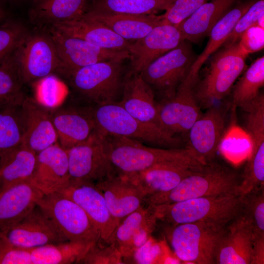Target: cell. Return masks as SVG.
<instances>
[{"instance_id":"4dcf8cb0","label":"cell","mask_w":264,"mask_h":264,"mask_svg":"<svg viewBox=\"0 0 264 264\" xmlns=\"http://www.w3.org/2000/svg\"><path fill=\"white\" fill-rule=\"evenodd\" d=\"M253 2L243 3L230 9L212 28L208 41L192 65L185 80L196 84L199 71L209 58L224 44L237 22Z\"/></svg>"},{"instance_id":"7dc6e473","label":"cell","mask_w":264,"mask_h":264,"mask_svg":"<svg viewBox=\"0 0 264 264\" xmlns=\"http://www.w3.org/2000/svg\"><path fill=\"white\" fill-rule=\"evenodd\" d=\"M238 43L248 55L259 51L264 46V28L254 24L242 35Z\"/></svg>"},{"instance_id":"d6986e66","label":"cell","mask_w":264,"mask_h":264,"mask_svg":"<svg viewBox=\"0 0 264 264\" xmlns=\"http://www.w3.org/2000/svg\"><path fill=\"white\" fill-rule=\"evenodd\" d=\"M203 166L195 160L167 162L128 176L139 186L146 198L170 191L184 177Z\"/></svg>"},{"instance_id":"d590c367","label":"cell","mask_w":264,"mask_h":264,"mask_svg":"<svg viewBox=\"0 0 264 264\" xmlns=\"http://www.w3.org/2000/svg\"><path fill=\"white\" fill-rule=\"evenodd\" d=\"M244 126L250 136L252 149L248 160L264 164V95L259 97L242 110Z\"/></svg>"},{"instance_id":"f546056e","label":"cell","mask_w":264,"mask_h":264,"mask_svg":"<svg viewBox=\"0 0 264 264\" xmlns=\"http://www.w3.org/2000/svg\"><path fill=\"white\" fill-rule=\"evenodd\" d=\"M89 0H33L29 10L36 23L53 26L81 18L87 11Z\"/></svg>"},{"instance_id":"b9f144b4","label":"cell","mask_w":264,"mask_h":264,"mask_svg":"<svg viewBox=\"0 0 264 264\" xmlns=\"http://www.w3.org/2000/svg\"><path fill=\"white\" fill-rule=\"evenodd\" d=\"M35 83L37 84L35 99L39 104L49 110L61 105L64 93L56 76L51 74Z\"/></svg>"},{"instance_id":"7c38bea8","label":"cell","mask_w":264,"mask_h":264,"mask_svg":"<svg viewBox=\"0 0 264 264\" xmlns=\"http://www.w3.org/2000/svg\"><path fill=\"white\" fill-rule=\"evenodd\" d=\"M48 31L60 61L57 73L66 78L77 70L91 64L116 59H129L127 50L104 49L52 27Z\"/></svg>"},{"instance_id":"681fc988","label":"cell","mask_w":264,"mask_h":264,"mask_svg":"<svg viewBox=\"0 0 264 264\" xmlns=\"http://www.w3.org/2000/svg\"><path fill=\"white\" fill-rule=\"evenodd\" d=\"M7 12L2 5L0 3V23L6 20Z\"/></svg>"},{"instance_id":"9c48e42d","label":"cell","mask_w":264,"mask_h":264,"mask_svg":"<svg viewBox=\"0 0 264 264\" xmlns=\"http://www.w3.org/2000/svg\"><path fill=\"white\" fill-rule=\"evenodd\" d=\"M66 241L94 243L100 235L85 211L60 193L44 195L37 204Z\"/></svg>"},{"instance_id":"e0dca14e","label":"cell","mask_w":264,"mask_h":264,"mask_svg":"<svg viewBox=\"0 0 264 264\" xmlns=\"http://www.w3.org/2000/svg\"><path fill=\"white\" fill-rule=\"evenodd\" d=\"M3 234L11 244L26 249L66 241L37 205Z\"/></svg>"},{"instance_id":"bcb514c9","label":"cell","mask_w":264,"mask_h":264,"mask_svg":"<svg viewBox=\"0 0 264 264\" xmlns=\"http://www.w3.org/2000/svg\"><path fill=\"white\" fill-rule=\"evenodd\" d=\"M0 264H32L31 249L14 245L0 233Z\"/></svg>"},{"instance_id":"4316f807","label":"cell","mask_w":264,"mask_h":264,"mask_svg":"<svg viewBox=\"0 0 264 264\" xmlns=\"http://www.w3.org/2000/svg\"><path fill=\"white\" fill-rule=\"evenodd\" d=\"M83 17L99 22L130 42L139 40L161 23L162 15H132L87 11Z\"/></svg>"},{"instance_id":"74e56055","label":"cell","mask_w":264,"mask_h":264,"mask_svg":"<svg viewBox=\"0 0 264 264\" xmlns=\"http://www.w3.org/2000/svg\"><path fill=\"white\" fill-rule=\"evenodd\" d=\"M21 107L13 105L0 109V161L22 142Z\"/></svg>"},{"instance_id":"f1b7e54d","label":"cell","mask_w":264,"mask_h":264,"mask_svg":"<svg viewBox=\"0 0 264 264\" xmlns=\"http://www.w3.org/2000/svg\"><path fill=\"white\" fill-rule=\"evenodd\" d=\"M236 0H210L199 7L177 25L184 40L195 43L208 36Z\"/></svg>"},{"instance_id":"7a4b0ae2","label":"cell","mask_w":264,"mask_h":264,"mask_svg":"<svg viewBox=\"0 0 264 264\" xmlns=\"http://www.w3.org/2000/svg\"><path fill=\"white\" fill-rule=\"evenodd\" d=\"M96 129L103 132L137 140L155 147L180 148L183 139L163 129L144 123L117 102L88 107Z\"/></svg>"},{"instance_id":"f35d334b","label":"cell","mask_w":264,"mask_h":264,"mask_svg":"<svg viewBox=\"0 0 264 264\" xmlns=\"http://www.w3.org/2000/svg\"><path fill=\"white\" fill-rule=\"evenodd\" d=\"M124 264H182L170 248L163 236L157 240L152 236L123 261Z\"/></svg>"},{"instance_id":"52a82bcc","label":"cell","mask_w":264,"mask_h":264,"mask_svg":"<svg viewBox=\"0 0 264 264\" xmlns=\"http://www.w3.org/2000/svg\"><path fill=\"white\" fill-rule=\"evenodd\" d=\"M225 227L202 221L168 224L164 236L182 264H213Z\"/></svg>"},{"instance_id":"30bf717a","label":"cell","mask_w":264,"mask_h":264,"mask_svg":"<svg viewBox=\"0 0 264 264\" xmlns=\"http://www.w3.org/2000/svg\"><path fill=\"white\" fill-rule=\"evenodd\" d=\"M16 58L24 84L54 74L60 67L57 50L49 31L29 32L16 49Z\"/></svg>"},{"instance_id":"8992f818","label":"cell","mask_w":264,"mask_h":264,"mask_svg":"<svg viewBox=\"0 0 264 264\" xmlns=\"http://www.w3.org/2000/svg\"><path fill=\"white\" fill-rule=\"evenodd\" d=\"M116 59L82 67L66 79L73 90L82 98L94 105L117 102L121 96L128 70L125 61Z\"/></svg>"},{"instance_id":"6da1fadb","label":"cell","mask_w":264,"mask_h":264,"mask_svg":"<svg viewBox=\"0 0 264 264\" xmlns=\"http://www.w3.org/2000/svg\"><path fill=\"white\" fill-rule=\"evenodd\" d=\"M242 199L235 191L150 207L157 220L169 225L202 221L225 227L241 214Z\"/></svg>"},{"instance_id":"836d02e7","label":"cell","mask_w":264,"mask_h":264,"mask_svg":"<svg viewBox=\"0 0 264 264\" xmlns=\"http://www.w3.org/2000/svg\"><path fill=\"white\" fill-rule=\"evenodd\" d=\"M175 0H94L87 11L113 14L148 15L166 11Z\"/></svg>"},{"instance_id":"484cf974","label":"cell","mask_w":264,"mask_h":264,"mask_svg":"<svg viewBox=\"0 0 264 264\" xmlns=\"http://www.w3.org/2000/svg\"><path fill=\"white\" fill-rule=\"evenodd\" d=\"M44 195L30 181L0 191V234L20 221L37 205Z\"/></svg>"},{"instance_id":"44dd1931","label":"cell","mask_w":264,"mask_h":264,"mask_svg":"<svg viewBox=\"0 0 264 264\" xmlns=\"http://www.w3.org/2000/svg\"><path fill=\"white\" fill-rule=\"evenodd\" d=\"M69 180L67 154L58 142L37 154L30 181L44 195L60 192Z\"/></svg>"},{"instance_id":"f6af8a7d","label":"cell","mask_w":264,"mask_h":264,"mask_svg":"<svg viewBox=\"0 0 264 264\" xmlns=\"http://www.w3.org/2000/svg\"><path fill=\"white\" fill-rule=\"evenodd\" d=\"M210 0H175L162 14L163 22L177 26Z\"/></svg>"},{"instance_id":"9a60e30c","label":"cell","mask_w":264,"mask_h":264,"mask_svg":"<svg viewBox=\"0 0 264 264\" xmlns=\"http://www.w3.org/2000/svg\"><path fill=\"white\" fill-rule=\"evenodd\" d=\"M85 211L106 242L118 224L111 214L102 192L95 182L69 179L60 192Z\"/></svg>"},{"instance_id":"f907efd6","label":"cell","mask_w":264,"mask_h":264,"mask_svg":"<svg viewBox=\"0 0 264 264\" xmlns=\"http://www.w3.org/2000/svg\"><path fill=\"white\" fill-rule=\"evenodd\" d=\"M92 1H94V0H92Z\"/></svg>"},{"instance_id":"ba28073f","label":"cell","mask_w":264,"mask_h":264,"mask_svg":"<svg viewBox=\"0 0 264 264\" xmlns=\"http://www.w3.org/2000/svg\"><path fill=\"white\" fill-rule=\"evenodd\" d=\"M196 57L190 42L184 40L150 63L140 74L154 95L161 100L170 99L187 76Z\"/></svg>"},{"instance_id":"8d00e7d4","label":"cell","mask_w":264,"mask_h":264,"mask_svg":"<svg viewBox=\"0 0 264 264\" xmlns=\"http://www.w3.org/2000/svg\"><path fill=\"white\" fill-rule=\"evenodd\" d=\"M16 50L0 63V109L21 105L26 96L22 89L24 83L17 65Z\"/></svg>"},{"instance_id":"d4e9b609","label":"cell","mask_w":264,"mask_h":264,"mask_svg":"<svg viewBox=\"0 0 264 264\" xmlns=\"http://www.w3.org/2000/svg\"><path fill=\"white\" fill-rule=\"evenodd\" d=\"M59 144L65 150L86 140L96 126L88 107H63L50 110Z\"/></svg>"},{"instance_id":"e575fe53","label":"cell","mask_w":264,"mask_h":264,"mask_svg":"<svg viewBox=\"0 0 264 264\" xmlns=\"http://www.w3.org/2000/svg\"><path fill=\"white\" fill-rule=\"evenodd\" d=\"M264 85V57L256 59L235 84L232 105L242 110L249 106L260 94Z\"/></svg>"},{"instance_id":"5b68a950","label":"cell","mask_w":264,"mask_h":264,"mask_svg":"<svg viewBox=\"0 0 264 264\" xmlns=\"http://www.w3.org/2000/svg\"><path fill=\"white\" fill-rule=\"evenodd\" d=\"M247 56L238 42L223 46L213 56L204 77L195 86V96L201 109L219 103L230 92L245 69Z\"/></svg>"},{"instance_id":"ee69618b","label":"cell","mask_w":264,"mask_h":264,"mask_svg":"<svg viewBox=\"0 0 264 264\" xmlns=\"http://www.w3.org/2000/svg\"><path fill=\"white\" fill-rule=\"evenodd\" d=\"M263 14L264 0H259L253 2L237 22L223 45L225 46L238 42L243 33L250 27L255 24L259 18Z\"/></svg>"},{"instance_id":"2e32d148","label":"cell","mask_w":264,"mask_h":264,"mask_svg":"<svg viewBox=\"0 0 264 264\" xmlns=\"http://www.w3.org/2000/svg\"><path fill=\"white\" fill-rule=\"evenodd\" d=\"M185 40L178 26L162 22L142 39L131 42L128 48L129 71L140 73L150 63Z\"/></svg>"},{"instance_id":"1f68e13d","label":"cell","mask_w":264,"mask_h":264,"mask_svg":"<svg viewBox=\"0 0 264 264\" xmlns=\"http://www.w3.org/2000/svg\"><path fill=\"white\" fill-rule=\"evenodd\" d=\"M37 154L21 143L0 161V191L30 181L34 172Z\"/></svg>"},{"instance_id":"ab89813d","label":"cell","mask_w":264,"mask_h":264,"mask_svg":"<svg viewBox=\"0 0 264 264\" xmlns=\"http://www.w3.org/2000/svg\"><path fill=\"white\" fill-rule=\"evenodd\" d=\"M242 198L241 214L251 226L253 235H264V186Z\"/></svg>"},{"instance_id":"7bdbcfd3","label":"cell","mask_w":264,"mask_h":264,"mask_svg":"<svg viewBox=\"0 0 264 264\" xmlns=\"http://www.w3.org/2000/svg\"><path fill=\"white\" fill-rule=\"evenodd\" d=\"M107 244L104 245L101 242V240L92 244L80 264H124L123 258L118 249L112 244Z\"/></svg>"},{"instance_id":"cb8c5ba5","label":"cell","mask_w":264,"mask_h":264,"mask_svg":"<svg viewBox=\"0 0 264 264\" xmlns=\"http://www.w3.org/2000/svg\"><path fill=\"white\" fill-rule=\"evenodd\" d=\"M253 234L241 214L225 227L218 245L216 264H250Z\"/></svg>"},{"instance_id":"8fae6325","label":"cell","mask_w":264,"mask_h":264,"mask_svg":"<svg viewBox=\"0 0 264 264\" xmlns=\"http://www.w3.org/2000/svg\"><path fill=\"white\" fill-rule=\"evenodd\" d=\"M66 151L69 179L96 183L117 174L108 156L104 133L96 129L86 140Z\"/></svg>"},{"instance_id":"c3c4849f","label":"cell","mask_w":264,"mask_h":264,"mask_svg":"<svg viewBox=\"0 0 264 264\" xmlns=\"http://www.w3.org/2000/svg\"><path fill=\"white\" fill-rule=\"evenodd\" d=\"M264 264V235H253L250 264Z\"/></svg>"},{"instance_id":"603a6c76","label":"cell","mask_w":264,"mask_h":264,"mask_svg":"<svg viewBox=\"0 0 264 264\" xmlns=\"http://www.w3.org/2000/svg\"><path fill=\"white\" fill-rule=\"evenodd\" d=\"M102 192L108 208L119 222L142 206L145 196L128 176L115 174L95 183Z\"/></svg>"},{"instance_id":"83f0119b","label":"cell","mask_w":264,"mask_h":264,"mask_svg":"<svg viewBox=\"0 0 264 264\" xmlns=\"http://www.w3.org/2000/svg\"><path fill=\"white\" fill-rule=\"evenodd\" d=\"M51 27L106 49L128 51L131 43L103 24L83 17Z\"/></svg>"},{"instance_id":"60d3db41","label":"cell","mask_w":264,"mask_h":264,"mask_svg":"<svg viewBox=\"0 0 264 264\" xmlns=\"http://www.w3.org/2000/svg\"><path fill=\"white\" fill-rule=\"evenodd\" d=\"M29 32L14 20L6 19L0 23V63L18 48Z\"/></svg>"},{"instance_id":"4fadbf2b","label":"cell","mask_w":264,"mask_h":264,"mask_svg":"<svg viewBox=\"0 0 264 264\" xmlns=\"http://www.w3.org/2000/svg\"><path fill=\"white\" fill-rule=\"evenodd\" d=\"M225 110L219 103L207 108L187 133L186 148L203 165L215 160L226 129Z\"/></svg>"},{"instance_id":"7402d4cb","label":"cell","mask_w":264,"mask_h":264,"mask_svg":"<svg viewBox=\"0 0 264 264\" xmlns=\"http://www.w3.org/2000/svg\"><path fill=\"white\" fill-rule=\"evenodd\" d=\"M117 102L136 119L163 129L159 118L154 92L140 73L131 72L128 69L121 100Z\"/></svg>"},{"instance_id":"ac0fdd59","label":"cell","mask_w":264,"mask_h":264,"mask_svg":"<svg viewBox=\"0 0 264 264\" xmlns=\"http://www.w3.org/2000/svg\"><path fill=\"white\" fill-rule=\"evenodd\" d=\"M157 220L152 208L142 205L123 219L105 242L113 244L124 261L152 236Z\"/></svg>"},{"instance_id":"5bb4252c","label":"cell","mask_w":264,"mask_h":264,"mask_svg":"<svg viewBox=\"0 0 264 264\" xmlns=\"http://www.w3.org/2000/svg\"><path fill=\"white\" fill-rule=\"evenodd\" d=\"M195 86L184 80L173 98L157 103L161 125L172 135L180 137L187 135L202 113L196 98Z\"/></svg>"},{"instance_id":"d6a6232c","label":"cell","mask_w":264,"mask_h":264,"mask_svg":"<svg viewBox=\"0 0 264 264\" xmlns=\"http://www.w3.org/2000/svg\"><path fill=\"white\" fill-rule=\"evenodd\" d=\"M92 244L66 241L32 248V264H80Z\"/></svg>"},{"instance_id":"ffe728a7","label":"cell","mask_w":264,"mask_h":264,"mask_svg":"<svg viewBox=\"0 0 264 264\" xmlns=\"http://www.w3.org/2000/svg\"><path fill=\"white\" fill-rule=\"evenodd\" d=\"M23 125L22 143L37 154L58 142L50 110L35 98L26 96L21 107Z\"/></svg>"},{"instance_id":"3957f363","label":"cell","mask_w":264,"mask_h":264,"mask_svg":"<svg viewBox=\"0 0 264 264\" xmlns=\"http://www.w3.org/2000/svg\"><path fill=\"white\" fill-rule=\"evenodd\" d=\"M103 133L110 160L118 174L132 176L162 163L197 160L186 148L149 147L137 140Z\"/></svg>"},{"instance_id":"277c9868","label":"cell","mask_w":264,"mask_h":264,"mask_svg":"<svg viewBox=\"0 0 264 264\" xmlns=\"http://www.w3.org/2000/svg\"><path fill=\"white\" fill-rule=\"evenodd\" d=\"M241 177L235 171L215 161L184 177L169 192L145 198L149 206L237 192Z\"/></svg>"}]
</instances>
